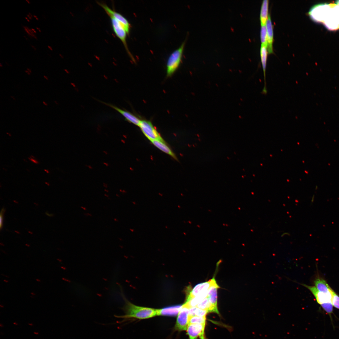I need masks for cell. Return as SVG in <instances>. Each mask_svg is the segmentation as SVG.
Masks as SVG:
<instances>
[{
	"label": "cell",
	"mask_w": 339,
	"mask_h": 339,
	"mask_svg": "<svg viewBox=\"0 0 339 339\" xmlns=\"http://www.w3.org/2000/svg\"><path fill=\"white\" fill-rule=\"evenodd\" d=\"M313 21L323 22L328 29H339V1L337 4H323L316 5L308 13Z\"/></svg>",
	"instance_id": "cell-1"
},
{
	"label": "cell",
	"mask_w": 339,
	"mask_h": 339,
	"mask_svg": "<svg viewBox=\"0 0 339 339\" xmlns=\"http://www.w3.org/2000/svg\"><path fill=\"white\" fill-rule=\"evenodd\" d=\"M125 304L122 308L125 315H116L115 317L124 319L133 318L145 319L157 316L156 309L138 306L133 304L126 299H125Z\"/></svg>",
	"instance_id": "cell-2"
},
{
	"label": "cell",
	"mask_w": 339,
	"mask_h": 339,
	"mask_svg": "<svg viewBox=\"0 0 339 339\" xmlns=\"http://www.w3.org/2000/svg\"><path fill=\"white\" fill-rule=\"evenodd\" d=\"M186 41L180 47L170 55L166 64L167 76L170 77L173 75L179 68L181 62Z\"/></svg>",
	"instance_id": "cell-3"
},
{
	"label": "cell",
	"mask_w": 339,
	"mask_h": 339,
	"mask_svg": "<svg viewBox=\"0 0 339 339\" xmlns=\"http://www.w3.org/2000/svg\"><path fill=\"white\" fill-rule=\"evenodd\" d=\"M139 127L144 135L151 141L155 140L164 141L156 128L149 121L141 120Z\"/></svg>",
	"instance_id": "cell-4"
},
{
	"label": "cell",
	"mask_w": 339,
	"mask_h": 339,
	"mask_svg": "<svg viewBox=\"0 0 339 339\" xmlns=\"http://www.w3.org/2000/svg\"><path fill=\"white\" fill-rule=\"evenodd\" d=\"M111 20V24L112 25L113 29L116 35L121 41L123 43L124 47L126 49L127 52L130 57L135 62V60L131 52H130L128 47L127 44L126 38L127 35L128 34L126 31L124 29L123 26L116 20L112 16H109Z\"/></svg>",
	"instance_id": "cell-5"
},
{
	"label": "cell",
	"mask_w": 339,
	"mask_h": 339,
	"mask_svg": "<svg viewBox=\"0 0 339 339\" xmlns=\"http://www.w3.org/2000/svg\"><path fill=\"white\" fill-rule=\"evenodd\" d=\"M189 309L183 305L176 320L175 327L176 330L180 332L187 330L189 324Z\"/></svg>",
	"instance_id": "cell-6"
},
{
	"label": "cell",
	"mask_w": 339,
	"mask_h": 339,
	"mask_svg": "<svg viewBox=\"0 0 339 339\" xmlns=\"http://www.w3.org/2000/svg\"><path fill=\"white\" fill-rule=\"evenodd\" d=\"M109 16H112L119 22L123 26L128 34L129 33L131 25L126 18L119 13L113 10L105 4L98 3Z\"/></svg>",
	"instance_id": "cell-7"
},
{
	"label": "cell",
	"mask_w": 339,
	"mask_h": 339,
	"mask_svg": "<svg viewBox=\"0 0 339 339\" xmlns=\"http://www.w3.org/2000/svg\"><path fill=\"white\" fill-rule=\"evenodd\" d=\"M212 279L207 282L198 284L191 290L188 287L187 291V297L185 303L188 302L195 297L198 295L208 290L212 284Z\"/></svg>",
	"instance_id": "cell-8"
},
{
	"label": "cell",
	"mask_w": 339,
	"mask_h": 339,
	"mask_svg": "<svg viewBox=\"0 0 339 339\" xmlns=\"http://www.w3.org/2000/svg\"><path fill=\"white\" fill-rule=\"evenodd\" d=\"M206 324H189L187 330L189 339H206L205 329Z\"/></svg>",
	"instance_id": "cell-9"
},
{
	"label": "cell",
	"mask_w": 339,
	"mask_h": 339,
	"mask_svg": "<svg viewBox=\"0 0 339 339\" xmlns=\"http://www.w3.org/2000/svg\"><path fill=\"white\" fill-rule=\"evenodd\" d=\"M300 284L307 288L312 293L317 303L320 305L332 303V293H325L320 292L315 286L302 284Z\"/></svg>",
	"instance_id": "cell-10"
},
{
	"label": "cell",
	"mask_w": 339,
	"mask_h": 339,
	"mask_svg": "<svg viewBox=\"0 0 339 339\" xmlns=\"http://www.w3.org/2000/svg\"><path fill=\"white\" fill-rule=\"evenodd\" d=\"M212 279V282L208 290L207 297L210 303L216 310V313L220 315L217 307V291L220 287L217 284L214 277Z\"/></svg>",
	"instance_id": "cell-11"
},
{
	"label": "cell",
	"mask_w": 339,
	"mask_h": 339,
	"mask_svg": "<svg viewBox=\"0 0 339 339\" xmlns=\"http://www.w3.org/2000/svg\"><path fill=\"white\" fill-rule=\"evenodd\" d=\"M103 103L107 106H110V107L112 108L117 111L118 112L121 114L125 118V119L128 122L135 125H136V126H139V125H140L141 123V120L139 119L135 115H134L128 111L120 109L118 107L115 106L114 105L110 104L107 103H104V102H103Z\"/></svg>",
	"instance_id": "cell-12"
},
{
	"label": "cell",
	"mask_w": 339,
	"mask_h": 339,
	"mask_svg": "<svg viewBox=\"0 0 339 339\" xmlns=\"http://www.w3.org/2000/svg\"><path fill=\"white\" fill-rule=\"evenodd\" d=\"M267 47L265 45L262 44L260 50L261 61L264 74V85L262 93L266 95L267 93L266 78V71L267 66V55L268 54Z\"/></svg>",
	"instance_id": "cell-13"
},
{
	"label": "cell",
	"mask_w": 339,
	"mask_h": 339,
	"mask_svg": "<svg viewBox=\"0 0 339 339\" xmlns=\"http://www.w3.org/2000/svg\"><path fill=\"white\" fill-rule=\"evenodd\" d=\"M266 26L267 31V49L268 52L270 54L273 53V26L270 15L269 14L267 21Z\"/></svg>",
	"instance_id": "cell-14"
},
{
	"label": "cell",
	"mask_w": 339,
	"mask_h": 339,
	"mask_svg": "<svg viewBox=\"0 0 339 339\" xmlns=\"http://www.w3.org/2000/svg\"><path fill=\"white\" fill-rule=\"evenodd\" d=\"M183 305H178L156 309L157 315L176 316L178 315Z\"/></svg>",
	"instance_id": "cell-15"
},
{
	"label": "cell",
	"mask_w": 339,
	"mask_h": 339,
	"mask_svg": "<svg viewBox=\"0 0 339 339\" xmlns=\"http://www.w3.org/2000/svg\"><path fill=\"white\" fill-rule=\"evenodd\" d=\"M315 286L318 290L324 293H332L333 290L330 287L326 281L318 276L314 281Z\"/></svg>",
	"instance_id": "cell-16"
},
{
	"label": "cell",
	"mask_w": 339,
	"mask_h": 339,
	"mask_svg": "<svg viewBox=\"0 0 339 339\" xmlns=\"http://www.w3.org/2000/svg\"><path fill=\"white\" fill-rule=\"evenodd\" d=\"M151 142L152 144L161 151L170 156L175 160H178L177 158L174 153L172 151L165 141L155 140Z\"/></svg>",
	"instance_id": "cell-17"
},
{
	"label": "cell",
	"mask_w": 339,
	"mask_h": 339,
	"mask_svg": "<svg viewBox=\"0 0 339 339\" xmlns=\"http://www.w3.org/2000/svg\"><path fill=\"white\" fill-rule=\"evenodd\" d=\"M208 290L202 293L191 299L188 302L185 303L183 305L189 309L196 307L198 304L200 302L207 297Z\"/></svg>",
	"instance_id": "cell-18"
},
{
	"label": "cell",
	"mask_w": 339,
	"mask_h": 339,
	"mask_svg": "<svg viewBox=\"0 0 339 339\" xmlns=\"http://www.w3.org/2000/svg\"><path fill=\"white\" fill-rule=\"evenodd\" d=\"M268 0H263L261 5L260 20L261 25H265L268 16Z\"/></svg>",
	"instance_id": "cell-19"
},
{
	"label": "cell",
	"mask_w": 339,
	"mask_h": 339,
	"mask_svg": "<svg viewBox=\"0 0 339 339\" xmlns=\"http://www.w3.org/2000/svg\"><path fill=\"white\" fill-rule=\"evenodd\" d=\"M206 317H201L197 316L189 317V324H206Z\"/></svg>",
	"instance_id": "cell-20"
},
{
	"label": "cell",
	"mask_w": 339,
	"mask_h": 339,
	"mask_svg": "<svg viewBox=\"0 0 339 339\" xmlns=\"http://www.w3.org/2000/svg\"><path fill=\"white\" fill-rule=\"evenodd\" d=\"M260 38L262 44L265 45L267 47V31L266 24L261 25L260 30Z\"/></svg>",
	"instance_id": "cell-21"
},
{
	"label": "cell",
	"mask_w": 339,
	"mask_h": 339,
	"mask_svg": "<svg viewBox=\"0 0 339 339\" xmlns=\"http://www.w3.org/2000/svg\"><path fill=\"white\" fill-rule=\"evenodd\" d=\"M332 303L334 307L339 309V296L333 290L332 293Z\"/></svg>",
	"instance_id": "cell-22"
},
{
	"label": "cell",
	"mask_w": 339,
	"mask_h": 339,
	"mask_svg": "<svg viewBox=\"0 0 339 339\" xmlns=\"http://www.w3.org/2000/svg\"><path fill=\"white\" fill-rule=\"evenodd\" d=\"M322 308L328 314L330 315L333 312V305L332 303H325L321 305Z\"/></svg>",
	"instance_id": "cell-23"
},
{
	"label": "cell",
	"mask_w": 339,
	"mask_h": 339,
	"mask_svg": "<svg viewBox=\"0 0 339 339\" xmlns=\"http://www.w3.org/2000/svg\"><path fill=\"white\" fill-rule=\"evenodd\" d=\"M4 211H5L4 209V208H2L1 213V215H0V227H1V229L3 227V215Z\"/></svg>",
	"instance_id": "cell-24"
},
{
	"label": "cell",
	"mask_w": 339,
	"mask_h": 339,
	"mask_svg": "<svg viewBox=\"0 0 339 339\" xmlns=\"http://www.w3.org/2000/svg\"><path fill=\"white\" fill-rule=\"evenodd\" d=\"M31 161H32V162H34V163H38V162H37V161H36V160H34V159H31Z\"/></svg>",
	"instance_id": "cell-25"
},
{
	"label": "cell",
	"mask_w": 339,
	"mask_h": 339,
	"mask_svg": "<svg viewBox=\"0 0 339 339\" xmlns=\"http://www.w3.org/2000/svg\"><path fill=\"white\" fill-rule=\"evenodd\" d=\"M25 72H26V73H27L28 74V75H30V73H30V72H29L27 70H26V71H25Z\"/></svg>",
	"instance_id": "cell-26"
},
{
	"label": "cell",
	"mask_w": 339,
	"mask_h": 339,
	"mask_svg": "<svg viewBox=\"0 0 339 339\" xmlns=\"http://www.w3.org/2000/svg\"><path fill=\"white\" fill-rule=\"evenodd\" d=\"M30 45H31V47H32V48H33V49H34V50H35V51L36 50V48H35V47H34V46L33 45H31V44H30Z\"/></svg>",
	"instance_id": "cell-27"
},
{
	"label": "cell",
	"mask_w": 339,
	"mask_h": 339,
	"mask_svg": "<svg viewBox=\"0 0 339 339\" xmlns=\"http://www.w3.org/2000/svg\"><path fill=\"white\" fill-rule=\"evenodd\" d=\"M27 70L29 72H30V73H31V69H30L28 68H27Z\"/></svg>",
	"instance_id": "cell-28"
},
{
	"label": "cell",
	"mask_w": 339,
	"mask_h": 339,
	"mask_svg": "<svg viewBox=\"0 0 339 339\" xmlns=\"http://www.w3.org/2000/svg\"><path fill=\"white\" fill-rule=\"evenodd\" d=\"M48 47L49 49L51 50L52 51H53V49L51 47V46H48Z\"/></svg>",
	"instance_id": "cell-29"
},
{
	"label": "cell",
	"mask_w": 339,
	"mask_h": 339,
	"mask_svg": "<svg viewBox=\"0 0 339 339\" xmlns=\"http://www.w3.org/2000/svg\"><path fill=\"white\" fill-rule=\"evenodd\" d=\"M27 16H28V17H29V18L30 19V20L32 19V18L31 17V16L29 15H27Z\"/></svg>",
	"instance_id": "cell-30"
},
{
	"label": "cell",
	"mask_w": 339,
	"mask_h": 339,
	"mask_svg": "<svg viewBox=\"0 0 339 339\" xmlns=\"http://www.w3.org/2000/svg\"><path fill=\"white\" fill-rule=\"evenodd\" d=\"M44 77L46 80H48V78L47 76H44Z\"/></svg>",
	"instance_id": "cell-31"
},
{
	"label": "cell",
	"mask_w": 339,
	"mask_h": 339,
	"mask_svg": "<svg viewBox=\"0 0 339 339\" xmlns=\"http://www.w3.org/2000/svg\"><path fill=\"white\" fill-rule=\"evenodd\" d=\"M31 30H32V31H34V32H35V34L36 33V31L35 30V29H32Z\"/></svg>",
	"instance_id": "cell-32"
},
{
	"label": "cell",
	"mask_w": 339,
	"mask_h": 339,
	"mask_svg": "<svg viewBox=\"0 0 339 339\" xmlns=\"http://www.w3.org/2000/svg\"><path fill=\"white\" fill-rule=\"evenodd\" d=\"M36 29H37L40 32H41V30H40V29L39 28H38V27H36Z\"/></svg>",
	"instance_id": "cell-33"
},
{
	"label": "cell",
	"mask_w": 339,
	"mask_h": 339,
	"mask_svg": "<svg viewBox=\"0 0 339 339\" xmlns=\"http://www.w3.org/2000/svg\"><path fill=\"white\" fill-rule=\"evenodd\" d=\"M43 103L46 106H48V104L46 103L44 101H43Z\"/></svg>",
	"instance_id": "cell-34"
},
{
	"label": "cell",
	"mask_w": 339,
	"mask_h": 339,
	"mask_svg": "<svg viewBox=\"0 0 339 339\" xmlns=\"http://www.w3.org/2000/svg\"><path fill=\"white\" fill-rule=\"evenodd\" d=\"M31 294L33 295H35L36 294L34 292H31Z\"/></svg>",
	"instance_id": "cell-35"
},
{
	"label": "cell",
	"mask_w": 339,
	"mask_h": 339,
	"mask_svg": "<svg viewBox=\"0 0 339 339\" xmlns=\"http://www.w3.org/2000/svg\"><path fill=\"white\" fill-rule=\"evenodd\" d=\"M25 18L26 19H27V20L29 22H30V21L29 20L28 18H27V17H25Z\"/></svg>",
	"instance_id": "cell-36"
},
{
	"label": "cell",
	"mask_w": 339,
	"mask_h": 339,
	"mask_svg": "<svg viewBox=\"0 0 339 339\" xmlns=\"http://www.w3.org/2000/svg\"><path fill=\"white\" fill-rule=\"evenodd\" d=\"M29 15L31 16V17H33V16H32V15L31 14V13H30L29 12Z\"/></svg>",
	"instance_id": "cell-37"
},
{
	"label": "cell",
	"mask_w": 339,
	"mask_h": 339,
	"mask_svg": "<svg viewBox=\"0 0 339 339\" xmlns=\"http://www.w3.org/2000/svg\"><path fill=\"white\" fill-rule=\"evenodd\" d=\"M26 1H27V3H28L29 4H31L30 2L29 1V0H26Z\"/></svg>",
	"instance_id": "cell-38"
},
{
	"label": "cell",
	"mask_w": 339,
	"mask_h": 339,
	"mask_svg": "<svg viewBox=\"0 0 339 339\" xmlns=\"http://www.w3.org/2000/svg\"><path fill=\"white\" fill-rule=\"evenodd\" d=\"M36 280L37 281H38V282H41V280H39V279H36Z\"/></svg>",
	"instance_id": "cell-39"
},
{
	"label": "cell",
	"mask_w": 339,
	"mask_h": 339,
	"mask_svg": "<svg viewBox=\"0 0 339 339\" xmlns=\"http://www.w3.org/2000/svg\"><path fill=\"white\" fill-rule=\"evenodd\" d=\"M4 282H6V283H8V280H4Z\"/></svg>",
	"instance_id": "cell-40"
},
{
	"label": "cell",
	"mask_w": 339,
	"mask_h": 339,
	"mask_svg": "<svg viewBox=\"0 0 339 339\" xmlns=\"http://www.w3.org/2000/svg\"><path fill=\"white\" fill-rule=\"evenodd\" d=\"M2 275L3 276H5L6 277L8 278H9V277H8V276H6V275H2Z\"/></svg>",
	"instance_id": "cell-41"
},
{
	"label": "cell",
	"mask_w": 339,
	"mask_h": 339,
	"mask_svg": "<svg viewBox=\"0 0 339 339\" xmlns=\"http://www.w3.org/2000/svg\"><path fill=\"white\" fill-rule=\"evenodd\" d=\"M0 66H1V67H3V66L1 63H0Z\"/></svg>",
	"instance_id": "cell-42"
},
{
	"label": "cell",
	"mask_w": 339,
	"mask_h": 339,
	"mask_svg": "<svg viewBox=\"0 0 339 339\" xmlns=\"http://www.w3.org/2000/svg\"><path fill=\"white\" fill-rule=\"evenodd\" d=\"M57 260H58L59 262H61L62 261L61 260H60V259H58Z\"/></svg>",
	"instance_id": "cell-43"
},
{
	"label": "cell",
	"mask_w": 339,
	"mask_h": 339,
	"mask_svg": "<svg viewBox=\"0 0 339 339\" xmlns=\"http://www.w3.org/2000/svg\"><path fill=\"white\" fill-rule=\"evenodd\" d=\"M33 16H34L36 18L37 17V16L35 15H34Z\"/></svg>",
	"instance_id": "cell-44"
},
{
	"label": "cell",
	"mask_w": 339,
	"mask_h": 339,
	"mask_svg": "<svg viewBox=\"0 0 339 339\" xmlns=\"http://www.w3.org/2000/svg\"><path fill=\"white\" fill-rule=\"evenodd\" d=\"M54 102H55V103H56V104L57 105H58V103H57L56 101H55Z\"/></svg>",
	"instance_id": "cell-45"
},
{
	"label": "cell",
	"mask_w": 339,
	"mask_h": 339,
	"mask_svg": "<svg viewBox=\"0 0 339 339\" xmlns=\"http://www.w3.org/2000/svg\"><path fill=\"white\" fill-rule=\"evenodd\" d=\"M11 97H12V98H13V99H14V100H15V98H14V97H12V96H11Z\"/></svg>",
	"instance_id": "cell-46"
},
{
	"label": "cell",
	"mask_w": 339,
	"mask_h": 339,
	"mask_svg": "<svg viewBox=\"0 0 339 339\" xmlns=\"http://www.w3.org/2000/svg\"><path fill=\"white\" fill-rule=\"evenodd\" d=\"M36 20H39V19H38V17H37L36 18Z\"/></svg>",
	"instance_id": "cell-47"
},
{
	"label": "cell",
	"mask_w": 339,
	"mask_h": 339,
	"mask_svg": "<svg viewBox=\"0 0 339 339\" xmlns=\"http://www.w3.org/2000/svg\"><path fill=\"white\" fill-rule=\"evenodd\" d=\"M6 64H7V65H8V66H9V64H7V63L6 62Z\"/></svg>",
	"instance_id": "cell-48"
}]
</instances>
